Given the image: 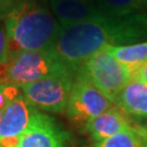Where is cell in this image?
I'll return each mask as SVG.
<instances>
[{
  "mask_svg": "<svg viewBox=\"0 0 147 147\" xmlns=\"http://www.w3.org/2000/svg\"><path fill=\"white\" fill-rule=\"evenodd\" d=\"M80 70L113 104L120 92L133 78L131 70L113 58L106 48L89 57L80 67Z\"/></svg>",
  "mask_w": 147,
  "mask_h": 147,
  "instance_id": "obj_4",
  "label": "cell"
},
{
  "mask_svg": "<svg viewBox=\"0 0 147 147\" xmlns=\"http://www.w3.org/2000/svg\"><path fill=\"white\" fill-rule=\"evenodd\" d=\"M19 147H67L65 133L51 117L35 111Z\"/></svg>",
  "mask_w": 147,
  "mask_h": 147,
  "instance_id": "obj_8",
  "label": "cell"
},
{
  "mask_svg": "<svg viewBox=\"0 0 147 147\" xmlns=\"http://www.w3.org/2000/svg\"><path fill=\"white\" fill-rule=\"evenodd\" d=\"M74 72L57 74L21 86L22 95L34 108L59 113L65 110L73 84Z\"/></svg>",
  "mask_w": 147,
  "mask_h": 147,
  "instance_id": "obj_5",
  "label": "cell"
},
{
  "mask_svg": "<svg viewBox=\"0 0 147 147\" xmlns=\"http://www.w3.org/2000/svg\"><path fill=\"white\" fill-rule=\"evenodd\" d=\"M131 124L129 116L113 105L108 110L87 121L84 129L96 143L109 138Z\"/></svg>",
  "mask_w": 147,
  "mask_h": 147,
  "instance_id": "obj_10",
  "label": "cell"
},
{
  "mask_svg": "<svg viewBox=\"0 0 147 147\" xmlns=\"http://www.w3.org/2000/svg\"><path fill=\"white\" fill-rule=\"evenodd\" d=\"M93 147H147V126L131 124Z\"/></svg>",
  "mask_w": 147,
  "mask_h": 147,
  "instance_id": "obj_12",
  "label": "cell"
},
{
  "mask_svg": "<svg viewBox=\"0 0 147 147\" xmlns=\"http://www.w3.org/2000/svg\"><path fill=\"white\" fill-rule=\"evenodd\" d=\"M74 72L55 53L48 50L22 51L9 56L7 63L0 67V84L21 87L57 74Z\"/></svg>",
  "mask_w": 147,
  "mask_h": 147,
  "instance_id": "obj_3",
  "label": "cell"
},
{
  "mask_svg": "<svg viewBox=\"0 0 147 147\" xmlns=\"http://www.w3.org/2000/svg\"><path fill=\"white\" fill-rule=\"evenodd\" d=\"M16 147H19V146H16Z\"/></svg>",
  "mask_w": 147,
  "mask_h": 147,
  "instance_id": "obj_20",
  "label": "cell"
},
{
  "mask_svg": "<svg viewBox=\"0 0 147 147\" xmlns=\"http://www.w3.org/2000/svg\"><path fill=\"white\" fill-rule=\"evenodd\" d=\"M115 105L129 117L147 118V83L132 78L118 95Z\"/></svg>",
  "mask_w": 147,
  "mask_h": 147,
  "instance_id": "obj_11",
  "label": "cell"
},
{
  "mask_svg": "<svg viewBox=\"0 0 147 147\" xmlns=\"http://www.w3.org/2000/svg\"><path fill=\"white\" fill-rule=\"evenodd\" d=\"M133 78L142 80V81L147 83V63H145L142 67H140L137 70H135L133 72Z\"/></svg>",
  "mask_w": 147,
  "mask_h": 147,
  "instance_id": "obj_18",
  "label": "cell"
},
{
  "mask_svg": "<svg viewBox=\"0 0 147 147\" xmlns=\"http://www.w3.org/2000/svg\"><path fill=\"white\" fill-rule=\"evenodd\" d=\"M21 94V88L19 86L7 83L0 84V111L3 110L9 102L14 100Z\"/></svg>",
  "mask_w": 147,
  "mask_h": 147,
  "instance_id": "obj_15",
  "label": "cell"
},
{
  "mask_svg": "<svg viewBox=\"0 0 147 147\" xmlns=\"http://www.w3.org/2000/svg\"><path fill=\"white\" fill-rule=\"evenodd\" d=\"M36 108L23 95L9 102L0 116V147H16L35 113Z\"/></svg>",
  "mask_w": 147,
  "mask_h": 147,
  "instance_id": "obj_7",
  "label": "cell"
},
{
  "mask_svg": "<svg viewBox=\"0 0 147 147\" xmlns=\"http://www.w3.org/2000/svg\"><path fill=\"white\" fill-rule=\"evenodd\" d=\"M106 49L132 72L147 63V40L124 46H111Z\"/></svg>",
  "mask_w": 147,
  "mask_h": 147,
  "instance_id": "obj_13",
  "label": "cell"
},
{
  "mask_svg": "<svg viewBox=\"0 0 147 147\" xmlns=\"http://www.w3.org/2000/svg\"><path fill=\"white\" fill-rule=\"evenodd\" d=\"M9 56L48 50L61 31L50 9L36 0H19L5 20Z\"/></svg>",
  "mask_w": 147,
  "mask_h": 147,
  "instance_id": "obj_2",
  "label": "cell"
},
{
  "mask_svg": "<svg viewBox=\"0 0 147 147\" xmlns=\"http://www.w3.org/2000/svg\"><path fill=\"white\" fill-rule=\"evenodd\" d=\"M18 1L19 0H0V22L5 20Z\"/></svg>",
  "mask_w": 147,
  "mask_h": 147,
  "instance_id": "obj_17",
  "label": "cell"
},
{
  "mask_svg": "<svg viewBox=\"0 0 147 147\" xmlns=\"http://www.w3.org/2000/svg\"><path fill=\"white\" fill-rule=\"evenodd\" d=\"M145 40L147 11L129 16H102L61 27L50 50L76 72L89 57L101 49Z\"/></svg>",
  "mask_w": 147,
  "mask_h": 147,
  "instance_id": "obj_1",
  "label": "cell"
},
{
  "mask_svg": "<svg viewBox=\"0 0 147 147\" xmlns=\"http://www.w3.org/2000/svg\"><path fill=\"white\" fill-rule=\"evenodd\" d=\"M9 59V47L5 30L0 26V67L7 63Z\"/></svg>",
  "mask_w": 147,
  "mask_h": 147,
  "instance_id": "obj_16",
  "label": "cell"
},
{
  "mask_svg": "<svg viewBox=\"0 0 147 147\" xmlns=\"http://www.w3.org/2000/svg\"><path fill=\"white\" fill-rule=\"evenodd\" d=\"M113 105L80 69L76 71L65 108L70 120L85 124Z\"/></svg>",
  "mask_w": 147,
  "mask_h": 147,
  "instance_id": "obj_6",
  "label": "cell"
},
{
  "mask_svg": "<svg viewBox=\"0 0 147 147\" xmlns=\"http://www.w3.org/2000/svg\"><path fill=\"white\" fill-rule=\"evenodd\" d=\"M106 16H129L147 11V0H92Z\"/></svg>",
  "mask_w": 147,
  "mask_h": 147,
  "instance_id": "obj_14",
  "label": "cell"
},
{
  "mask_svg": "<svg viewBox=\"0 0 147 147\" xmlns=\"http://www.w3.org/2000/svg\"><path fill=\"white\" fill-rule=\"evenodd\" d=\"M49 9L61 27L106 16L92 0H48Z\"/></svg>",
  "mask_w": 147,
  "mask_h": 147,
  "instance_id": "obj_9",
  "label": "cell"
},
{
  "mask_svg": "<svg viewBox=\"0 0 147 147\" xmlns=\"http://www.w3.org/2000/svg\"><path fill=\"white\" fill-rule=\"evenodd\" d=\"M0 116H1V111H0Z\"/></svg>",
  "mask_w": 147,
  "mask_h": 147,
  "instance_id": "obj_19",
  "label": "cell"
}]
</instances>
